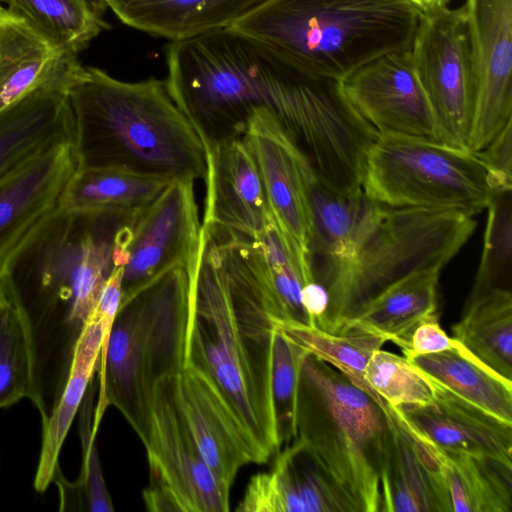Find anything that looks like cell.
<instances>
[{"instance_id":"1","label":"cell","mask_w":512,"mask_h":512,"mask_svg":"<svg viewBox=\"0 0 512 512\" xmlns=\"http://www.w3.org/2000/svg\"><path fill=\"white\" fill-rule=\"evenodd\" d=\"M79 168H112L167 182L204 179L206 150L154 77L125 82L80 67L68 91Z\"/></svg>"},{"instance_id":"2","label":"cell","mask_w":512,"mask_h":512,"mask_svg":"<svg viewBox=\"0 0 512 512\" xmlns=\"http://www.w3.org/2000/svg\"><path fill=\"white\" fill-rule=\"evenodd\" d=\"M274 332L260 302L227 278L204 231L199 265L191 275L187 362L216 382L263 463L282 447L271 393Z\"/></svg>"},{"instance_id":"3","label":"cell","mask_w":512,"mask_h":512,"mask_svg":"<svg viewBox=\"0 0 512 512\" xmlns=\"http://www.w3.org/2000/svg\"><path fill=\"white\" fill-rule=\"evenodd\" d=\"M420 15L409 0H267L231 28L308 74L341 82L380 56L410 50Z\"/></svg>"},{"instance_id":"4","label":"cell","mask_w":512,"mask_h":512,"mask_svg":"<svg viewBox=\"0 0 512 512\" xmlns=\"http://www.w3.org/2000/svg\"><path fill=\"white\" fill-rule=\"evenodd\" d=\"M190 309L191 273L184 266L171 267L122 294L97 370L95 434L112 405L144 441L156 383L179 375L187 363Z\"/></svg>"},{"instance_id":"5","label":"cell","mask_w":512,"mask_h":512,"mask_svg":"<svg viewBox=\"0 0 512 512\" xmlns=\"http://www.w3.org/2000/svg\"><path fill=\"white\" fill-rule=\"evenodd\" d=\"M476 222L454 210L393 207L372 200L350 254L324 286L328 309L320 329L338 333L367 301L408 274L444 267Z\"/></svg>"},{"instance_id":"6","label":"cell","mask_w":512,"mask_h":512,"mask_svg":"<svg viewBox=\"0 0 512 512\" xmlns=\"http://www.w3.org/2000/svg\"><path fill=\"white\" fill-rule=\"evenodd\" d=\"M386 409L327 363L310 354L303 359L295 438L306 444L358 512L381 510Z\"/></svg>"},{"instance_id":"7","label":"cell","mask_w":512,"mask_h":512,"mask_svg":"<svg viewBox=\"0 0 512 512\" xmlns=\"http://www.w3.org/2000/svg\"><path fill=\"white\" fill-rule=\"evenodd\" d=\"M127 218L58 208L6 268L19 296L63 306L68 322L81 328L115 266L114 237Z\"/></svg>"},{"instance_id":"8","label":"cell","mask_w":512,"mask_h":512,"mask_svg":"<svg viewBox=\"0 0 512 512\" xmlns=\"http://www.w3.org/2000/svg\"><path fill=\"white\" fill-rule=\"evenodd\" d=\"M362 191L393 207L473 216L502 190L478 153L424 138L378 133L365 160Z\"/></svg>"},{"instance_id":"9","label":"cell","mask_w":512,"mask_h":512,"mask_svg":"<svg viewBox=\"0 0 512 512\" xmlns=\"http://www.w3.org/2000/svg\"><path fill=\"white\" fill-rule=\"evenodd\" d=\"M204 243L194 181H171L147 206L125 219L114 237L113 260L122 266V294L165 270H193Z\"/></svg>"},{"instance_id":"10","label":"cell","mask_w":512,"mask_h":512,"mask_svg":"<svg viewBox=\"0 0 512 512\" xmlns=\"http://www.w3.org/2000/svg\"><path fill=\"white\" fill-rule=\"evenodd\" d=\"M410 52L440 142L469 150L476 81L463 6L421 13Z\"/></svg>"},{"instance_id":"11","label":"cell","mask_w":512,"mask_h":512,"mask_svg":"<svg viewBox=\"0 0 512 512\" xmlns=\"http://www.w3.org/2000/svg\"><path fill=\"white\" fill-rule=\"evenodd\" d=\"M177 376L158 381L153 389L147 435L142 442L150 484L168 493L180 512L229 511L230 490L202 459L181 411Z\"/></svg>"},{"instance_id":"12","label":"cell","mask_w":512,"mask_h":512,"mask_svg":"<svg viewBox=\"0 0 512 512\" xmlns=\"http://www.w3.org/2000/svg\"><path fill=\"white\" fill-rule=\"evenodd\" d=\"M242 138L259 169L274 225L298 265L305 283L314 281L310 260L312 169L275 118L255 110Z\"/></svg>"},{"instance_id":"13","label":"cell","mask_w":512,"mask_h":512,"mask_svg":"<svg viewBox=\"0 0 512 512\" xmlns=\"http://www.w3.org/2000/svg\"><path fill=\"white\" fill-rule=\"evenodd\" d=\"M476 81L469 150L479 152L512 122V0L463 5Z\"/></svg>"},{"instance_id":"14","label":"cell","mask_w":512,"mask_h":512,"mask_svg":"<svg viewBox=\"0 0 512 512\" xmlns=\"http://www.w3.org/2000/svg\"><path fill=\"white\" fill-rule=\"evenodd\" d=\"M347 99L377 133L439 141L437 122L411 52H391L341 81Z\"/></svg>"},{"instance_id":"15","label":"cell","mask_w":512,"mask_h":512,"mask_svg":"<svg viewBox=\"0 0 512 512\" xmlns=\"http://www.w3.org/2000/svg\"><path fill=\"white\" fill-rule=\"evenodd\" d=\"M79 166L74 143L62 142L31 156L0 178V268L6 270L53 216Z\"/></svg>"},{"instance_id":"16","label":"cell","mask_w":512,"mask_h":512,"mask_svg":"<svg viewBox=\"0 0 512 512\" xmlns=\"http://www.w3.org/2000/svg\"><path fill=\"white\" fill-rule=\"evenodd\" d=\"M177 397L202 459L226 489L243 466L263 464L232 405L205 371L187 362L177 376Z\"/></svg>"},{"instance_id":"17","label":"cell","mask_w":512,"mask_h":512,"mask_svg":"<svg viewBox=\"0 0 512 512\" xmlns=\"http://www.w3.org/2000/svg\"><path fill=\"white\" fill-rule=\"evenodd\" d=\"M205 215L210 232L257 238L273 225L256 160L241 138L205 147Z\"/></svg>"},{"instance_id":"18","label":"cell","mask_w":512,"mask_h":512,"mask_svg":"<svg viewBox=\"0 0 512 512\" xmlns=\"http://www.w3.org/2000/svg\"><path fill=\"white\" fill-rule=\"evenodd\" d=\"M63 54L50 76L0 112V178L31 156L75 141L69 87L81 65Z\"/></svg>"},{"instance_id":"19","label":"cell","mask_w":512,"mask_h":512,"mask_svg":"<svg viewBox=\"0 0 512 512\" xmlns=\"http://www.w3.org/2000/svg\"><path fill=\"white\" fill-rule=\"evenodd\" d=\"M236 511L358 512L351 498L298 438L276 454L270 471L250 479Z\"/></svg>"},{"instance_id":"20","label":"cell","mask_w":512,"mask_h":512,"mask_svg":"<svg viewBox=\"0 0 512 512\" xmlns=\"http://www.w3.org/2000/svg\"><path fill=\"white\" fill-rule=\"evenodd\" d=\"M380 467V512H451L434 447L390 406Z\"/></svg>"},{"instance_id":"21","label":"cell","mask_w":512,"mask_h":512,"mask_svg":"<svg viewBox=\"0 0 512 512\" xmlns=\"http://www.w3.org/2000/svg\"><path fill=\"white\" fill-rule=\"evenodd\" d=\"M434 384L430 403L394 408L404 423L440 450L484 456L512 468V424Z\"/></svg>"},{"instance_id":"22","label":"cell","mask_w":512,"mask_h":512,"mask_svg":"<svg viewBox=\"0 0 512 512\" xmlns=\"http://www.w3.org/2000/svg\"><path fill=\"white\" fill-rule=\"evenodd\" d=\"M267 0H105L125 25L170 41L231 27Z\"/></svg>"},{"instance_id":"23","label":"cell","mask_w":512,"mask_h":512,"mask_svg":"<svg viewBox=\"0 0 512 512\" xmlns=\"http://www.w3.org/2000/svg\"><path fill=\"white\" fill-rule=\"evenodd\" d=\"M310 260L314 280L325 286L348 258L359 226L372 200L361 190H336L312 172Z\"/></svg>"},{"instance_id":"24","label":"cell","mask_w":512,"mask_h":512,"mask_svg":"<svg viewBox=\"0 0 512 512\" xmlns=\"http://www.w3.org/2000/svg\"><path fill=\"white\" fill-rule=\"evenodd\" d=\"M443 267L421 269L379 292L344 324L383 337L402 348L414 327L437 312V295ZM340 331V332H341Z\"/></svg>"},{"instance_id":"25","label":"cell","mask_w":512,"mask_h":512,"mask_svg":"<svg viewBox=\"0 0 512 512\" xmlns=\"http://www.w3.org/2000/svg\"><path fill=\"white\" fill-rule=\"evenodd\" d=\"M102 344V326L92 311L75 341L64 391L50 416L43 420L42 446L34 480L39 492L45 491L52 482L64 440L98 370Z\"/></svg>"},{"instance_id":"26","label":"cell","mask_w":512,"mask_h":512,"mask_svg":"<svg viewBox=\"0 0 512 512\" xmlns=\"http://www.w3.org/2000/svg\"><path fill=\"white\" fill-rule=\"evenodd\" d=\"M36 347L28 309L8 274L0 301V408L30 399L47 418L38 389Z\"/></svg>"},{"instance_id":"27","label":"cell","mask_w":512,"mask_h":512,"mask_svg":"<svg viewBox=\"0 0 512 512\" xmlns=\"http://www.w3.org/2000/svg\"><path fill=\"white\" fill-rule=\"evenodd\" d=\"M170 182L112 168H78L65 186L59 209L81 214L131 216Z\"/></svg>"},{"instance_id":"28","label":"cell","mask_w":512,"mask_h":512,"mask_svg":"<svg viewBox=\"0 0 512 512\" xmlns=\"http://www.w3.org/2000/svg\"><path fill=\"white\" fill-rule=\"evenodd\" d=\"M407 359L445 389L512 424V381L489 369L460 344L454 349Z\"/></svg>"},{"instance_id":"29","label":"cell","mask_w":512,"mask_h":512,"mask_svg":"<svg viewBox=\"0 0 512 512\" xmlns=\"http://www.w3.org/2000/svg\"><path fill=\"white\" fill-rule=\"evenodd\" d=\"M434 450L451 512H511V467L466 452Z\"/></svg>"},{"instance_id":"30","label":"cell","mask_w":512,"mask_h":512,"mask_svg":"<svg viewBox=\"0 0 512 512\" xmlns=\"http://www.w3.org/2000/svg\"><path fill=\"white\" fill-rule=\"evenodd\" d=\"M64 53L23 19L0 9V112L45 81Z\"/></svg>"},{"instance_id":"31","label":"cell","mask_w":512,"mask_h":512,"mask_svg":"<svg viewBox=\"0 0 512 512\" xmlns=\"http://www.w3.org/2000/svg\"><path fill=\"white\" fill-rule=\"evenodd\" d=\"M453 338L473 357L512 381V292L494 290L466 303Z\"/></svg>"},{"instance_id":"32","label":"cell","mask_w":512,"mask_h":512,"mask_svg":"<svg viewBox=\"0 0 512 512\" xmlns=\"http://www.w3.org/2000/svg\"><path fill=\"white\" fill-rule=\"evenodd\" d=\"M6 1L10 13L62 53L77 55L106 27L95 0Z\"/></svg>"},{"instance_id":"33","label":"cell","mask_w":512,"mask_h":512,"mask_svg":"<svg viewBox=\"0 0 512 512\" xmlns=\"http://www.w3.org/2000/svg\"><path fill=\"white\" fill-rule=\"evenodd\" d=\"M274 325L308 354L348 377L381 407H387V404L365 380V368L370 357L387 342L383 337L357 328H347L333 333L294 322L274 323Z\"/></svg>"},{"instance_id":"34","label":"cell","mask_w":512,"mask_h":512,"mask_svg":"<svg viewBox=\"0 0 512 512\" xmlns=\"http://www.w3.org/2000/svg\"><path fill=\"white\" fill-rule=\"evenodd\" d=\"M93 395L92 388H88L81 404L79 431L83 457L80 476L70 482L62 475L58 465L52 478L59 488L61 511H114L97 452L96 434L93 432Z\"/></svg>"},{"instance_id":"35","label":"cell","mask_w":512,"mask_h":512,"mask_svg":"<svg viewBox=\"0 0 512 512\" xmlns=\"http://www.w3.org/2000/svg\"><path fill=\"white\" fill-rule=\"evenodd\" d=\"M487 210L483 252L466 303L494 290L511 291L512 190L497 192Z\"/></svg>"},{"instance_id":"36","label":"cell","mask_w":512,"mask_h":512,"mask_svg":"<svg viewBox=\"0 0 512 512\" xmlns=\"http://www.w3.org/2000/svg\"><path fill=\"white\" fill-rule=\"evenodd\" d=\"M365 380L390 407L419 406L430 403L435 384L404 355L381 348L370 357L365 368Z\"/></svg>"},{"instance_id":"37","label":"cell","mask_w":512,"mask_h":512,"mask_svg":"<svg viewBox=\"0 0 512 512\" xmlns=\"http://www.w3.org/2000/svg\"><path fill=\"white\" fill-rule=\"evenodd\" d=\"M307 354L275 326L271 393L281 446L296 437L298 381L301 364Z\"/></svg>"},{"instance_id":"38","label":"cell","mask_w":512,"mask_h":512,"mask_svg":"<svg viewBox=\"0 0 512 512\" xmlns=\"http://www.w3.org/2000/svg\"><path fill=\"white\" fill-rule=\"evenodd\" d=\"M459 343L447 335L439 323L437 312L423 318L412 330L401 348L405 357L427 355L457 348Z\"/></svg>"},{"instance_id":"39","label":"cell","mask_w":512,"mask_h":512,"mask_svg":"<svg viewBox=\"0 0 512 512\" xmlns=\"http://www.w3.org/2000/svg\"><path fill=\"white\" fill-rule=\"evenodd\" d=\"M476 153L492 171L500 188L512 190V122Z\"/></svg>"},{"instance_id":"40","label":"cell","mask_w":512,"mask_h":512,"mask_svg":"<svg viewBox=\"0 0 512 512\" xmlns=\"http://www.w3.org/2000/svg\"><path fill=\"white\" fill-rule=\"evenodd\" d=\"M301 303L310 326L321 328L329 303L325 287L316 280L305 284L301 291Z\"/></svg>"},{"instance_id":"41","label":"cell","mask_w":512,"mask_h":512,"mask_svg":"<svg viewBox=\"0 0 512 512\" xmlns=\"http://www.w3.org/2000/svg\"><path fill=\"white\" fill-rule=\"evenodd\" d=\"M421 13H433L447 7L451 0H409Z\"/></svg>"},{"instance_id":"42","label":"cell","mask_w":512,"mask_h":512,"mask_svg":"<svg viewBox=\"0 0 512 512\" xmlns=\"http://www.w3.org/2000/svg\"><path fill=\"white\" fill-rule=\"evenodd\" d=\"M6 277L7 271L5 269L0 268V301L5 291Z\"/></svg>"},{"instance_id":"43","label":"cell","mask_w":512,"mask_h":512,"mask_svg":"<svg viewBox=\"0 0 512 512\" xmlns=\"http://www.w3.org/2000/svg\"><path fill=\"white\" fill-rule=\"evenodd\" d=\"M103 2H105V0H102Z\"/></svg>"},{"instance_id":"44","label":"cell","mask_w":512,"mask_h":512,"mask_svg":"<svg viewBox=\"0 0 512 512\" xmlns=\"http://www.w3.org/2000/svg\"><path fill=\"white\" fill-rule=\"evenodd\" d=\"M1 8H2V7L0 6V9H1Z\"/></svg>"}]
</instances>
